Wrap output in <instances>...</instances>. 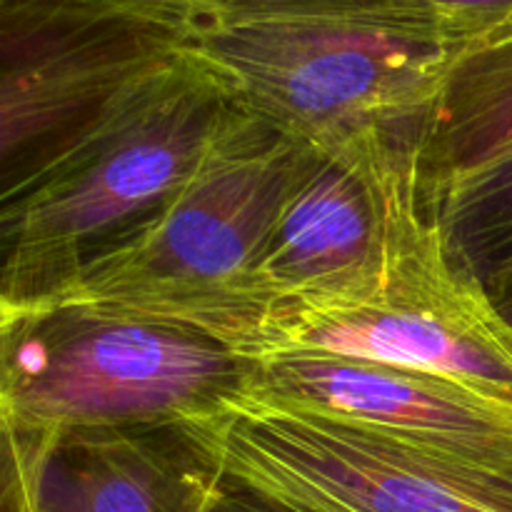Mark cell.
Instances as JSON below:
<instances>
[{"label": "cell", "instance_id": "6", "mask_svg": "<svg viewBox=\"0 0 512 512\" xmlns=\"http://www.w3.org/2000/svg\"><path fill=\"white\" fill-rule=\"evenodd\" d=\"M185 0H0V200L185 55Z\"/></svg>", "mask_w": 512, "mask_h": 512}, {"label": "cell", "instance_id": "13", "mask_svg": "<svg viewBox=\"0 0 512 512\" xmlns=\"http://www.w3.org/2000/svg\"><path fill=\"white\" fill-rule=\"evenodd\" d=\"M203 512H288L280 505L270 503L263 495L233 483L225 475H220V483L215 485L213 495L205 503Z\"/></svg>", "mask_w": 512, "mask_h": 512}, {"label": "cell", "instance_id": "4", "mask_svg": "<svg viewBox=\"0 0 512 512\" xmlns=\"http://www.w3.org/2000/svg\"><path fill=\"white\" fill-rule=\"evenodd\" d=\"M195 325L90 305L3 308V420L25 430L175 428L253 385Z\"/></svg>", "mask_w": 512, "mask_h": 512}, {"label": "cell", "instance_id": "14", "mask_svg": "<svg viewBox=\"0 0 512 512\" xmlns=\"http://www.w3.org/2000/svg\"><path fill=\"white\" fill-rule=\"evenodd\" d=\"M493 303H495V310H498V315L503 318V323L512 330V283L493 300Z\"/></svg>", "mask_w": 512, "mask_h": 512}, {"label": "cell", "instance_id": "7", "mask_svg": "<svg viewBox=\"0 0 512 512\" xmlns=\"http://www.w3.org/2000/svg\"><path fill=\"white\" fill-rule=\"evenodd\" d=\"M178 428L220 475L288 512H512V470L433 453L250 388Z\"/></svg>", "mask_w": 512, "mask_h": 512}, {"label": "cell", "instance_id": "2", "mask_svg": "<svg viewBox=\"0 0 512 512\" xmlns=\"http://www.w3.org/2000/svg\"><path fill=\"white\" fill-rule=\"evenodd\" d=\"M305 158L308 145L243 113L173 203L25 305L168 318L250 358L270 313L258 288L260 260Z\"/></svg>", "mask_w": 512, "mask_h": 512}, {"label": "cell", "instance_id": "10", "mask_svg": "<svg viewBox=\"0 0 512 512\" xmlns=\"http://www.w3.org/2000/svg\"><path fill=\"white\" fill-rule=\"evenodd\" d=\"M33 433L40 512H203L220 483L178 425Z\"/></svg>", "mask_w": 512, "mask_h": 512}, {"label": "cell", "instance_id": "1", "mask_svg": "<svg viewBox=\"0 0 512 512\" xmlns=\"http://www.w3.org/2000/svg\"><path fill=\"white\" fill-rule=\"evenodd\" d=\"M185 55L243 113L313 150H423L473 40L445 0H185Z\"/></svg>", "mask_w": 512, "mask_h": 512}, {"label": "cell", "instance_id": "12", "mask_svg": "<svg viewBox=\"0 0 512 512\" xmlns=\"http://www.w3.org/2000/svg\"><path fill=\"white\" fill-rule=\"evenodd\" d=\"M438 220L455 268L498 298L512 283V158L440 205Z\"/></svg>", "mask_w": 512, "mask_h": 512}, {"label": "cell", "instance_id": "11", "mask_svg": "<svg viewBox=\"0 0 512 512\" xmlns=\"http://www.w3.org/2000/svg\"><path fill=\"white\" fill-rule=\"evenodd\" d=\"M512 158V25L455 60L420 163L435 213Z\"/></svg>", "mask_w": 512, "mask_h": 512}, {"label": "cell", "instance_id": "5", "mask_svg": "<svg viewBox=\"0 0 512 512\" xmlns=\"http://www.w3.org/2000/svg\"><path fill=\"white\" fill-rule=\"evenodd\" d=\"M460 278L425 188L420 150L373 138L338 150L308 148L260 260L258 288L273 310L410 298Z\"/></svg>", "mask_w": 512, "mask_h": 512}, {"label": "cell", "instance_id": "3", "mask_svg": "<svg viewBox=\"0 0 512 512\" xmlns=\"http://www.w3.org/2000/svg\"><path fill=\"white\" fill-rule=\"evenodd\" d=\"M243 110L185 58L3 200L0 308L48 295L80 263L173 203Z\"/></svg>", "mask_w": 512, "mask_h": 512}, {"label": "cell", "instance_id": "8", "mask_svg": "<svg viewBox=\"0 0 512 512\" xmlns=\"http://www.w3.org/2000/svg\"><path fill=\"white\" fill-rule=\"evenodd\" d=\"M320 350L450 380L512 408V330L483 288H448L380 303H288L270 310L250 358Z\"/></svg>", "mask_w": 512, "mask_h": 512}, {"label": "cell", "instance_id": "9", "mask_svg": "<svg viewBox=\"0 0 512 512\" xmlns=\"http://www.w3.org/2000/svg\"><path fill=\"white\" fill-rule=\"evenodd\" d=\"M250 390L340 423L512 470V408L450 380L320 350H268Z\"/></svg>", "mask_w": 512, "mask_h": 512}]
</instances>
